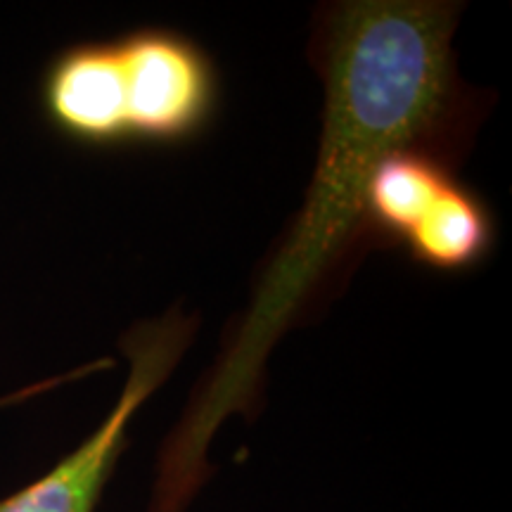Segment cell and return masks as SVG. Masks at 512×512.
I'll return each mask as SVG.
<instances>
[{
	"instance_id": "6da1fadb",
	"label": "cell",
	"mask_w": 512,
	"mask_h": 512,
	"mask_svg": "<svg viewBox=\"0 0 512 512\" xmlns=\"http://www.w3.org/2000/svg\"><path fill=\"white\" fill-rule=\"evenodd\" d=\"M460 5L361 0L320 12L313 57L325 83L323 138L306 202L254 302L159 458L150 512H183L209 475L207 448L228 415L254 406L261 368L325 273L366 228V188L389 150L451 157L470 131L453 62Z\"/></svg>"
},
{
	"instance_id": "7a4b0ae2",
	"label": "cell",
	"mask_w": 512,
	"mask_h": 512,
	"mask_svg": "<svg viewBox=\"0 0 512 512\" xmlns=\"http://www.w3.org/2000/svg\"><path fill=\"white\" fill-rule=\"evenodd\" d=\"M41 100L50 124L76 143L183 145L214 119L219 72L188 36L138 29L57 55Z\"/></svg>"
},
{
	"instance_id": "3957f363",
	"label": "cell",
	"mask_w": 512,
	"mask_h": 512,
	"mask_svg": "<svg viewBox=\"0 0 512 512\" xmlns=\"http://www.w3.org/2000/svg\"><path fill=\"white\" fill-rule=\"evenodd\" d=\"M363 214L370 235L439 273L479 266L496 240L486 202L456 176L451 157L427 145L394 147L375 164Z\"/></svg>"
},
{
	"instance_id": "277c9868",
	"label": "cell",
	"mask_w": 512,
	"mask_h": 512,
	"mask_svg": "<svg viewBox=\"0 0 512 512\" xmlns=\"http://www.w3.org/2000/svg\"><path fill=\"white\" fill-rule=\"evenodd\" d=\"M197 320L169 311L145 320L121 339L128 377L119 401L100 427L36 482L0 501V512H95L140 406L169 380L195 337Z\"/></svg>"
},
{
	"instance_id": "5b68a950",
	"label": "cell",
	"mask_w": 512,
	"mask_h": 512,
	"mask_svg": "<svg viewBox=\"0 0 512 512\" xmlns=\"http://www.w3.org/2000/svg\"><path fill=\"white\" fill-rule=\"evenodd\" d=\"M102 368H112L110 358H100V361L88 363V366L74 368V370H69V373L48 377V380L34 382V384H29V387L17 389V392L0 396V408H8V406H15V403L29 401V399H34V396H38V394H46V392H50V389L62 387V384H69V382L81 380V377H86V375H91V373H98V370H102Z\"/></svg>"
}]
</instances>
